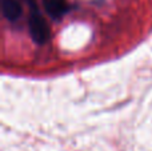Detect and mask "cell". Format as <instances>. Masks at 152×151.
Listing matches in <instances>:
<instances>
[{"instance_id": "obj_1", "label": "cell", "mask_w": 152, "mask_h": 151, "mask_svg": "<svg viewBox=\"0 0 152 151\" xmlns=\"http://www.w3.org/2000/svg\"><path fill=\"white\" fill-rule=\"evenodd\" d=\"M28 29L29 34H31V37L37 44L45 43L48 40V37H50V27H48L47 21L44 20V18L37 11H34L29 15Z\"/></svg>"}, {"instance_id": "obj_2", "label": "cell", "mask_w": 152, "mask_h": 151, "mask_svg": "<svg viewBox=\"0 0 152 151\" xmlns=\"http://www.w3.org/2000/svg\"><path fill=\"white\" fill-rule=\"evenodd\" d=\"M1 10L4 16L10 21H15L20 18L21 15V7L18 0H3L1 1Z\"/></svg>"}, {"instance_id": "obj_3", "label": "cell", "mask_w": 152, "mask_h": 151, "mask_svg": "<svg viewBox=\"0 0 152 151\" xmlns=\"http://www.w3.org/2000/svg\"><path fill=\"white\" fill-rule=\"evenodd\" d=\"M44 8L52 18H60L67 10L66 0H43Z\"/></svg>"}]
</instances>
